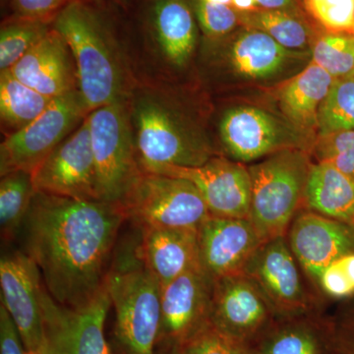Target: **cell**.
Listing matches in <instances>:
<instances>
[{"instance_id": "f6af8a7d", "label": "cell", "mask_w": 354, "mask_h": 354, "mask_svg": "<svg viewBox=\"0 0 354 354\" xmlns=\"http://www.w3.org/2000/svg\"><path fill=\"white\" fill-rule=\"evenodd\" d=\"M25 354H41V353H37V351H26Z\"/></svg>"}, {"instance_id": "30bf717a", "label": "cell", "mask_w": 354, "mask_h": 354, "mask_svg": "<svg viewBox=\"0 0 354 354\" xmlns=\"http://www.w3.org/2000/svg\"><path fill=\"white\" fill-rule=\"evenodd\" d=\"M221 139L235 162H253L291 149L304 150L301 133L264 109L235 106L223 114Z\"/></svg>"}, {"instance_id": "e0dca14e", "label": "cell", "mask_w": 354, "mask_h": 354, "mask_svg": "<svg viewBox=\"0 0 354 354\" xmlns=\"http://www.w3.org/2000/svg\"><path fill=\"white\" fill-rule=\"evenodd\" d=\"M272 313L262 291L246 274L214 281L209 322L218 330L249 342Z\"/></svg>"}, {"instance_id": "74e56055", "label": "cell", "mask_w": 354, "mask_h": 354, "mask_svg": "<svg viewBox=\"0 0 354 354\" xmlns=\"http://www.w3.org/2000/svg\"><path fill=\"white\" fill-rule=\"evenodd\" d=\"M17 327L3 304L0 305V354H25Z\"/></svg>"}, {"instance_id": "d6a6232c", "label": "cell", "mask_w": 354, "mask_h": 354, "mask_svg": "<svg viewBox=\"0 0 354 354\" xmlns=\"http://www.w3.org/2000/svg\"><path fill=\"white\" fill-rule=\"evenodd\" d=\"M261 354H323L315 333L304 326H290L270 335L259 349Z\"/></svg>"}, {"instance_id": "ab89813d", "label": "cell", "mask_w": 354, "mask_h": 354, "mask_svg": "<svg viewBox=\"0 0 354 354\" xmlns=\"http://www.w3.org/2000/svg\"><path fill=\"white\" fill-rule=\"evenodd\" d=\"M354 288V252L346 254L337 260Z\"/></svg>"}, {"instance_id": "1f68e13d", "label": "cell", "mask_w": 354, "mask_h": 354, "mask_svg": "<svg viewBox=\"0 0 354 354\" xmlns=\"http://www.w3.org/2000/svg\"><path fill=\"white\" fill-rule=\"evenodd\" d=\"M314 152L318 162L332 165L354 180V130L318 135Z\"/></svg>"}, {"instance_id": "8fae6325", "label": "cell", "mask_w": 354, "mask_h": 354, "mask_svg": "<svg viewBox=\"0 0 354 354\" xmlns=\"http://www.w3.org/2000/svg\"><path fill=\"white\" fill-rule=\"evenodd\" d=\"M37 192L101 201L88 116L32 174Z\"/></svg>"}, {"instance_id": "603a6c76", "label": "cell", "mask_w": 354, "mask_h": 354, "mask_svg": "<svg viewBox=\"0 0 354 354\" xmlns=\"http://www.w3.org/2000/svg\"><path fill=\"white\" fill-rule=\"evenodd\" d=\"M304 199L311 211L354 227V180L332 165H311Z\"/></svg>"}, {"instance_id": "5b68a950", "label": "cell", "mask_w": 354, "mask_h": 354, "mask_svg": "<svg viewBox=\"0 0 354 354\" xmlns=\"http://www.w3.org/2000/svg\"><path fill=\"white\" fill-rule=\"evenodd\" d=\"M101 201L120 205L143 172L122 100L88 115Z\"/></svg>"}, {"instance_id": "83f0119b", "label": "cell", "mask_w": 354, "mask_h": 354, "mask_svg": "<svg viewBox=\"0 0 354 354\" xmlns=\"http://www.w3.org/2000/svg\"><path fill=\"white\" fill-rule=\"evenodd\" d=\"M53 21L14 16L0 31V70L12 68L51 30Z\"/></svg>"}, {"instance_id": "ba28073f", "label": "cell", "mask_w": 354, "mask_h": 354, "mask_svg": "<svg viewBox=\"0 0 354 354\" xmlns=\"http://www.w3.org/2000/svg\"><path fill=\"white\" fill-rule=\"evenodd\" d=\"M135 142L140 165L153 172L158 167H199L211 160L209 147L189 134L162 102L144 97L134 106Z\"/></svg>"}, {"instance_id": "7a4b0ae2", "label": "cell", "mask_w": 354, "mask_h": 354, "mask_svg": "<svg viewBox=\"0 0 354 354\" xmlns=\"http://www.w3.org/2000/svg\"><path fill=\"white\" fill-rule=\"evenodd\" d=\"M115 312L116 342L123 354H155L160 327L162 286L136 248L127 249L106 274Z\"/></svg>"}, {"instance_id": "d4e9b609", "label": "cell", "mask_w": 354, "mask_h": 354, "mask_svg": "<svg viewBox=\"0 0 354 354\" xmlns=\"http://www.w3.org/2000/svg\"><path fill=\"white\" fill-rule=\"evenodd\" d=\"M53 99L21 82L10 69L0 71V120L6 136L39 118Z\"/></svg>"}, {"instance_id": "ac0fdd59", "label": "cell", "mask_w": 354, "mask_h": 354, "mask_svg": "<svg viewBox=\"0 0 354 354\" xmlns=\"http://www.w3.org/2000/svg\"><path fill=\"white\" fill-rule=\"evenodd\" d=\"M290 247L304 271L318 281L328 266L354 252V227L313 211L305 212L291 223Z\"/></svg>"}, {"instance_id": "e575fe53", "label": "cell", "mask_w": 354, "mask_h": 354, "mask_svg": "<svg viewBox=\"0 0 354 354\" xmlns=\"http://www.w3.org/2000/svg\"><path fill=\"white\" fill-rule=\"evenodd\" d=\"M195 15L205 35L209 38L227 36L241 25L239 14L232 6L194 0Z\"/></svg>"}, {"instance_id": "3957f363", "label": "cell", "mask_w": 354, "mask_h": 354, "mask_svg": "<svg viewBox=\"0 0 354 354\" xmlns=\"http://www.w3.org/2000/svg\"><path fill=\"white\" fill-rule=\"evenodd\" d=\"M53 27L71 50L78 90L90 113L122 100L120 65L106 30L90 7L74 0L57 14Z\"/></svg>"}, {"instance_id": "4316f807", "label": "cell", "mask_w": 354, "mask_h": 354, "mask_svg": "<svg viewBox=\"0 0 354 354\" xmlns=\"http://www.w3.org/2000/svg\"><path fill=\"white\" fill-rule=\"evenodd\" d=\"M32 174L14 171L0 181V227L2 239L12 241L23 227L36 195Z\"/></svg>"}, {"instance_id": "8d00e7d4", "label": "cell", "mask_w": 354, "mask_h": 354, "mask_svg": "<svg viewBox=\"0 0 354 354\" xmlns=\"http://www.w3.org/2000/svg\"><path fill=\"white\" fill-rule=\"evenodd\" d=\"M318 283L324 291L333 297H346L354 293L353 286L337 260L324 270L319 277Z\"/></svg>"}, {"instance_id": "484cf974", "label": "cell", "mask_w": 354, "mask_h": 354, "mask_svg": "<svg viewBox=\"0 0 354 354\" xmlns=\"http://www.w3.org/2000/svg\"><path fill=\"white\" fill-rule=\"evenodd\" d=\"M239 14L242 27L265 32L288 50H305L311 43V27L302 13L259 8Z\"/></svg>"}, {"instance_id": "9a60e30c", "label": "cell", "mask_w": 354, "mask_h": 354, "mask_svg": "<svg viewBox=\"0 0 354 354\" xmlns=\"http://www.w3.org/2000/svg\"><path fill=\"white\" fill-rule=\"evenodd\" d=\"M263 243L246 218L211 215L198 230L200 264L213 281L245 274L247 265Z\"/></svg>"}, {"instance_id": "ee69618b", "label": "cell", "mask_w": 354, "mask_h": 354, "mask_svg": "<svg viewBox=\"0 0 354 354\" xmlns=\"http://www.w3.org/2000/svg\"><path fill=\"white\" fill-rule=\"evenodd\" d=\"M314 1H316V0H304V7L309 6V4L313 3Z\"/></svg>"}, {"instance_id": "7dc6e473", "label": "cell", "mask_w": 354, "mask_h": 354, "mask_svg": "<svg viewBox=\"0 0 354 354\" xmlns=\"http://www.w3.org/2000/svg\"><path fill=\"white\" fill-rule=\"evenodd\" d=\"M302 1H304V0H302Z\"/></svg>"}, {"instance_id": "7bdbcfd3", "label": "cell", "mask_w": 354, "mask_h": 354, "mask_svg": "<svg viewBox=\"0 0 354 354\" xmlns=\"http://www.w3.org/2000/svg\"><path fill=\"white\" fill-rule=\"evenodd\" d=\"M204 1L209 2V3L232 6V0H204Z\"/></svg>"}, {"instance_id": "d590c367", "label": "cell", "mask_w": 354, "mask_h": 354, "mask_svg": "<svg viewBox=\"0 0 354 354\" xmlns=\"http://www.w3.org/2000/svg\"><path fill=\"white\" fill-rule=\"evenodd\" d=\"M15 16L55 20L58 13L74 0H11Z\"/></svg>"}, {"instance_id": "bcb514c9", "label": "cell", "mask_w": 354, "mask_h": 354, "mask_svg": "<svg viewBox=\"0 0 354 354\" xmlns=\"http://www.w3.org/2000/svg\"><path fill=\"white\" fill-rule=\"evenodd\" d=\"M115 1L122 2V1H124V0H115Z\"/></svg>"}, {"instance_id": "4fadbf2b", "label": "cell", "mask_w": 354, "mask_h": 354, "mask_svg": "<svg viewBox=\"0 0 354 354\" xmlns=\"http://www.w3.org/2000/svg\"><path fill=\"white\" fill-rule=\"evenodd\" d=\"M38 266L25 252H14L0 261L1 304L17 327L26 351L44 348V285Z\"/></svg>"}, {"instance_id": "836d02e7", "label": "cell", "mask_w": 354, "mask_h": 354, "mask_svg": "<svg viewBox=\"0 0 354 354\" xmlns=\"http://www.w3.org/2000/svg\"><path fill=\"white\" fill-rule=\"evenodd\" d=\"M304 8L327 32L354 35V0H316Z\"/></svg>"}, {"instance_id": "f35d334b", "label": "cell", "mask_w": 354, "mask_h": 354, "mask_svg": "<svg viewBox=\"0 0 354 354\" xmlns=\"http://www.w3.org/2000/svg\"><path fill=\"white\" fill-rule=\"evenodd\" d=\"M256 1L259 4L260 8L302 13L300 0H256Z\"/></svg>"}, {"instance_id": "d6986e66", "label": "cell", "mask_w": 354, "mask_h": 354, "mask_svg": "<svg viewBox=\"0 0 354 354\" xmlns=\"http://www.w3.org/2000/svg\"><path fill=\"white\" fill-rule=\"evenodd\" d=\"M10 70L21 82L48 97H60L78 88L71 50L53 27Z\"/></svg>"}, {"instance_id": "5bb4252c", "label": "cell", "mask_w": 354, "mask_h": 354, "mask_svg": "<svg viewBox=\"0 0 354 354\" xmlns=\"http://www.w3.org/2000/svg\"><path fill=\"white\" fill-rule=\"evenodd\" d=\"M153 174L180 177L196 186L211 215L249 220L251 176L248 167L223 158H212L199 167H158Z\"/></svg>"}, {"instance_id": "8992f818", "label": "cell", "mask_w": 354, "mask_h": 354, "mask_svg": "<svg viewBox=\"0 0 354 354\" xmlns=\"http://www.w3.org/2000/svg\"><path fill=\"white\" fill-rule=\"evenodd\" d=\"M127 221L139 227L199 230L211 216L196 186L187 179L143 171L121 203Z\"/></svg>"}, {"instance_id": "2e32d148", "label": "cell", "mask_w": 354, "mask_h": 354, "mask_svg": "<svg viewBox=\"0 0 354 354\" xmlns=\"http://www.w3.org/2000/svg\"><path fill=\"white\" fill-rule=\"evenodd\" d=\"M297 258L285 236L266 241L247 265L245 274L262 291L274 313L292 316L307 308Z\"/></svg>"}, {"instance_id": "7c38bea8", "label": "cell", "mask_w": 354, "mask_h": 354, "mask_svg": "<svg viewBox=\"0 0 354 354\" xmlns=\"http://www.w3.org/2000/svg\"><path fill=\"white\" fill-rule=\"evenodd\" d=\"M213 283L199 266L162 286L157 346H183L209 322Z\"/></svg>"}, {"instance_id": "60d3db41", "label": "cell", "mask_w": 354, "mask_h": 354, "mask_svg": "<svg viewBox=\"0 0 354 354\" xmlns=\"http://www.w3.org/2000/svg\"><path fill=\"white\" fill-rule=\"evenodd\" d=\"M232 6L239 12H251L260 8L256 0H232Z\"/></svg>"}, {"instance_id": "cb8c5ba5", "label": "cell", "mask_w": 354, "mask_h": 354, "mask_svg": "<svg viewBox=\"0 0 354 354\" xmlns=\"http://www.w3.org/2000/svg\"><path fill=\"white\" fill-rule=\"evenodd\" d=\"M295 51L283 48L269 35L243 28L230 46V60L237 74L262 80L279 74Z\"/></svg>"}, {"instance_id": "f546056e", "label": "cell", "mask_w": 354, "mask_h": 354, "mask_svg": "<svg viewBox=\"0 0 354 354\" xmlns=\"http://www.w3.org/2000/svg\"><path fill=\"white\" fill-rule=\"evenodd\" d=\"M354 130V77L337 79L318 113V135Z\"/></svg>"}, {"instance_id": "4dcf8cb0", "label": "cell", "mask_w": 354, "mask_h": 354, "mask_svg": "<svg viewBox=\"0 0 354 354\" xmlns=\"http://www.w3.org/2000/svg\"><path fill=\"white\" fill-rule=\"evenodd\" d=\"M181 348L185 354H261L249 342L218 330L209 321Z\"/></svg>"}, {"instance_id": "44dd1931", "label": "cell", "mask_w": 354, "mask_h": 354, "mask_svg": "<svg viewBox=\"0 0 354 354\" xmlns=\"http://www.w3.org/2000/svg\"><path fill=\"white\" fill-rule=\"evenodd\" d=\"M334 77L311 62L279 88L278 99L288 123L301 133L318 130V113Z\"/></svg>"}, {"instance_id": "277c9868", "label": "cell", "mask_w": 354, "mask_h": 354, "mask_svg": "<svg viewBox=\"0 0 354 354\" xmlns=\"http://www.w3.org/2000/svg\"><path fill=\"white\" fill-rule=\"evenodd\" d=\"M309 158L301 149L274 153L249 165L251 207L249 221L263 241L286 236L304 199Z\"/></svg>"}, {"instance_id": "6da1fadb", "label": "cell", "mask_w": 354, "mask_h": 354, "mask_svg": "<svg viewBox=\"0 0 354 354\" xmlns=\"http://www.w3.org/2000/svg\"><path fill=\"white\" fill-rule=\"evenodd\" d=\"M122 207L37 192L24 225V252L57 304L80 308L106 283Z\"/></svg>"}, {"instance_id": "7402d4cb", "label": "cell", "mask_w": 354, "mask_h": 354, "mask_svg": "<svg viewBox=\"0 0 354 354\" xmlns=\"http://www.w3.org/2000/svg\"><path fill=\"white\" fill-rule=\"evenodd\" d=\"M153 34L169 62L183 66L197 43V26L186 0H153L151 9Z\"/></svg>"}, {"instance_id": "52a82bcc", "label": "cell", "mask_w": 354, "mask_h": 354, "mask_svg": "<svg viewBox=\"0 0 354 354\" xmlns=\"http://www.w3.org/2000/svg\"><path fill=\"white\" fill-rule=\"evenodd\" d=\"M88 113L90 111L78 88L55 97L39 118L2 142L1 176L14 171L32 174Z\"/></svg>"}, {"instance_id": "9c48e42d", "label": "cell", "mask_w": 354, "mask_h": 354, "mask_svg": "<svg viewBox=\"0 0 354 354\" xmlns=\"http://www.w3.org/2000/svg\"><path fill=\"white\" fill-rule=\"evenodd\" d=\"M111 306L106 279L92 301L80 308L57 304L44 286V342L41 354H111L104 335Z\"/></svg>"}, {"instance_id": "ffe728a7", "label": "cell", "mask_w": 354, "mask_h": 354, "mask_svg": "<svg viewBox=\"0 0 354 354\" xmlns=\"http://www.w3.org/2000/svg\"><path fill=\"white\" fill-rule=\"evenodd\" d=\"M141 232L137 250L160 286L201 266L196 230L147 228Z\"/></svg>"}, {"instance_id": "b9f144b4", "label": "cell", "mask_w": 354, "mask_h": 354, "mask_svg": "<svg viewBox=\"0 0 354 354\" xmlns=\"http://www.w3.org/2000/svg\"><path fill=\"white\" fill-rule=\"evenodd\" d=\"M158 354H185L181 346H164Z\"/></svg>"}, {"instance_id": "f1b7e54d", "label": "cell", "mask_w": 354, "mask_h": 354, "mask_svg": "<svg viewBox=\"0 0 354 354\" xmlns=\"http://www.w3.org/2000/svg\"><path fill=\"white\" fill-rule=\"evenodd\" d=\"M312 62L335 79L354 77V35L330 32L314 41Z\"/></svg>"}]
</instances>
